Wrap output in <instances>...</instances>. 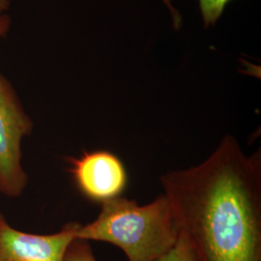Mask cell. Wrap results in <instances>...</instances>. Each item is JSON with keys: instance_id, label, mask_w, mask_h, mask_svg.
I'll list each match as a JSON object with an SVG mask.
<instances>
[{"instance_id": "cell-6", "label": "cell", "mask_w": 261, "mask_h": 261, "mask_svg": "<svg viewBox=\"0 0 261 261\" xmlns=\"http://www.w3.org/2000/svg\"><path fill=\"white\" fill-rule=\"evenodd\" d=\"M156 261H198L189 242L183 234L179 232L174 246Z\"/></svg>"}, {"instance_id": "cell-1", "label": "cell", "mask_w": 261, "mask_h": 261, "mask_svg": "<svg viewBox=\"0 0 261 261\" xmlns=\"http://www.w3.org/2000/svg\"><path fill=\"white\" fill-rule=\"evenodd\" d=\"M198 261H261V150L227 135L200 164L161 176Z\"/></svg>"}, {"instance_id": "cell-7", "label": "cell", "mask_w": 261, "mask_h": 261, "mask_svg": "<svg viewBox=\"0 0 261 261\" xmlns=\"http://www.w3.org/2000/svg\"><path fill=\"white\" fill-rule=\"evenodd\" d=\"M63 261H98L88 241L75 239L66 251Z\"/></svg>"}, {"instance_id": "cell-4", "label": "cell", "mask_w": 261, "mask_h": 261, "mask_svg": "<svg viewBox=\"0 0 261 261\" xmlns=\"http://www.w3.org/2000/svg\"><path fill=\"white\" fill-rule=\"evenodd\" d=\"M71 173L80 192L89 200L103 203L122 196L128 174L121 160L109 151L84 152L70 159Z\"/></svg>"}, {"instance_id": "cell-2", "label": "cell", "mask_w": 261, "mask_h": 261, "mask_svg": "<svg viewBox=\"0 0 261 261\" xmlns=\"http://www.w3.org/2000/svg\"><path fill=\"white\" fill-rule=\"evenodd\" d=\"M178 236L172 208L162 194L144 205L122 196L103 202L93 222L80 224L75 239L114 245L128 261H156Z\"/></svg>"}, {"instance_id": "cell-10", "label": "cell", "mask_w": 261, "mask_h": 261, "mask_svg": "<svg viewBox=\"0 0 261 261\" xmlns=\"http://www.w3.org/2000/svg\"><path fill=\"white\" fill-rule=\"evenodd\" d=\"M164 1H165V3L168 5V8L171 11L172 18H173V21H174V25H175V27H179L180 21H181L180 16L178 15L177 12L173 9V7H172V5H171V3H170V0H164Z\"/></svg>"}, {"instance_id": "cell-5", "label": "cell", "mask_w": 261, "mask_h": 261, "mask_svg": "<svg viewBox=\"0 0 261 261\" xmlns=\"http://www.w3.org/2000/svg\"><path fill=\"white\" fill-rule=\"evenodd\" d=\"M80 224L68 223L56 233H28L14 228L0 213V261H63Z\"/></svg>"}, {"instance_id": "cell-8", "label": "cell", "mask_w": 261, "mask_h": 261, "mask_svg": "<svg viewBox=\"0 0 261 261\" xmlns=\"http://www.w3.org/2000/svg\"><path fill=\"white\" fill-rule=\"evenodd\" d=\"M230 0H199L202 18L206 27L212 25L221 17Z\"/></svg>"}, {"instance_id": "cell-3", "label": "cell", "mask_w": 261, "mask_h": 261, "mask_svg": "<svg viewBox=\"0 0 261 261\" xmlns=\"http://www.w3.org/2000/svg\"><path fill=\"white\" fill-rule=\"evenodd\" d=\"M32 130L33 122L16 90L0 74V193L5 196L19 197L28 186L21 142Z\"/></svg>"}, {"instance_id": "cell-9", "label": "cell", "mask_w": 261, "mask_h": 261, "mask_svg": "<svg viewBox=\"0 0 261 261\" xmlns=\"http://www.w3.org/2000/svg\"><path fill=\"white\" fill-rule=\"evenodd\" d=\"M12 20L10 16L3 13L0 14V38L6 37L11 28Z\"/></svg>"}]
</instances>
